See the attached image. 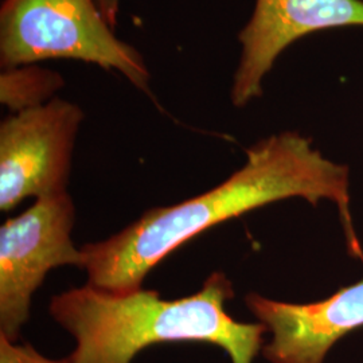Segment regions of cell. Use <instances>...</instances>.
<instances>
[{
  "instance_id": "obj_5",
  "label": "cell",
  "mask_w": 363,
  "mask_h": 363,
  "mask_svg": "<svg viewBox=\"0 0 363 363\" xmlns=\"http://www.w3.org/2000/svg\"><path fill=\"white\" fill-rule=\"evenodd\" d=\"M84 112L52 99L6 117L0 124V210L26 198L67 193L72 157Z\"/></svg>"
},
{
  "instance_id": "obj_10",
  "label": "cell",
  "mask_w": 363,
  "mask_h": 363,
  "mask_svg": "<svg viewBox=\"0 0 363 363\" xmlns=\"http://www.w3.org/2000/svg\"><path fill=\"white\" fill-rule=\"evenodd\" d=\"M100 11L104 15L106 22L111 26L116 27L117 15H118V9H120V0H96Z\"/></svg>"
},
{
  "instance_id": "obj_7",
  "label": "cell",
  "mask_w": 363,
  "mask_h": 363,
  "mask_svg": "<svg viewBox=\"0 0 363 363\" xmlns=\"http://www.w3.org/2000/svg\"><path fill=\"white\" fill-rule=\"evenodd\" d=\"M247 307L272 333L264 357L272 363H323L337 339L363 327V279L311 304L247 296Z\"/></svg>"
},
{
  "instance_id": "obj_8",
  "label": "cell",
  "mask_w": 363,
  "mask_h": 363,
  "mask_svg": "<svg viewBox=\"0 0 363 363\" xmlns=\"http://www.w3.org/2000/svg\"><path fill=\"white\" fill-rule=\"evenodd\" d=\"M64 85V77L58 72L37 64L3 69L0 101L13 113H18L49 103Z\"/></svg>"
},
{
  "instance_id": "obj_4",
  "label": "cell",
  "mask_w": 363,
  "mask_h": 363,
  "mask_svg": "<svg viewBox=\"0 0 363 363\" xmlns=\"http://www.w3.org/2000/svg\"><path fill=\"white\" fill-rule=\"evenodd\" d=\"M76 208L67 193L38 198L0 228V337L16 342L34 292L57 267L84 269L72 230Z\"/></svg>"
},
{
  "instance_id": "obj_2",
  "label": "cell",
  "mask_w": 363,
  "mask_h": 363,
  "mask_svg": "<svg viewBox=\"0 0 363 363\" xmlns=\"http://www.w3.org/2000/svg\"><path fill=\"white\" fill-rule=\"evenodd\" d=\"M233 284L211 273L191 296L164 300L152 289L112 294L86 284L52 298L54 320L76 339L72 363H130L157 343L203 342L225 351L232 363H252L268 328L241 323L225 310Z\"/></svg>"
},
{
  "instance_id": "obj_9",
  "label": "cell",
  "mask_w": 363,
  "mask_h": 363,
  "mask_svg": "<svg viewBox=\"0 0 363 363\" xmlns=\"http://www.w3.org/2000/svg\"><path fill=\"white\" fill-rule=\"evenodd\" d=\"M0 363H72L70 358L50 359L35 350L31 345H18L0 337Z\"/></svg>"
},
{
  "instance_id": "obj_1",
  "label": "cell",
  "mask_w": 363,
  "mask_h": 363,
  "mask_svg": "<svg viewBox=\"0 0 363 363\" xmlns=\"http://www.w3.org/2000/svg\"><path fill=\"white\" fill-rule=\"evenodd\" d=\"M292 196L337 205L351 253L363 261L349 211V169L312 148L296 132H283L247 151V163L203 194L147 210L104 241L81 247L88 284L112 294L143 288L145 276L183 244L220 222Z\"/></svg>"
},
{
  "instance_id": "obj_3",
  "label": "cell",
  "mask_w": 363,
  "mask_h": 363,
  "mask_svg": "<svg viewBox=\"0 0 363 363\" xmlns=\"http://www.w3.org/2000/svg\"><path fill=\"white\" fill-rule=\"evenodd\" d=\"M113 30L96 0H3L0 65L76 60L118 72L150 94L151 73L142 54Z\"/></svg>"
},
{
  "instance_id": "obj_6",
  "label": "cell",
  "mask_w": 363,
  "mask_h": 363,
  "mask_svg": "<svg viewBox=\"0 0 363 363\" xmlns=\"http://www.w3.org/2000/svg\"><path fill=\"white\" fill-rule=\"evenodd\" d=\"M346 26H363V0H256L238 35L241 58L230 91L234 106H245L262 94L264 78L294 42Z\"/></svg>"
}]
</instances>
